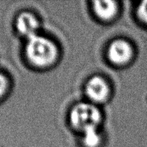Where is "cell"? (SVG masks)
Segmentation results:
<instances>
[{
    "label": "cell",
    "instance_id": "obj_1",
    "mask_svg": "<svg viewBox=\"0 0 147 147\" xmlns=\"http://www.w3.org/2000/svg\"><path fill=\"white\" fill-rule=\"evenodd\" d=\"M26 55L29 61L37 67H47L56 59L58 50L49 39L36 35L28 39Z\"/></svg>",
    "mask_w": 147,
    "mask_h": 147
},
{
    "label": "cell",
    "instance_id": "obj_2",
    "mask_svg": "<svg viewBox=\"0 0 147 147\" xmlns=\"http://www.w3.org/2000/svg\"><path fill=\"white\" fill-rule=\"evenodd\" d=\"M70 119L74 128L85 133L92 129H96L101 120V113L93 105L82 103L74 107Z\"/></svg>",
    "mask_w": 147,
    "mask_h": 147
},
{
    "label": "cell",
    "instance_id": "obj_3",
    "mask_svg": "<svg viewBox=\"0 0 147 147\" xmlns=\"http://www.w3.org/2000/svg\"><path fill=\"white\" fill-rule=\"evenodd\" d=\"M109 60L116 65H123L131 60L133 55L131 45L126 40H117L110 45L108 51Z\"/></svg>",
    "mask_w": 147,
    "mask_h": 147
},
{
    "label": "cell",
    "instance_id": "obj_4",
    "mask_svg": "<svg viewBox=\"0 0 147 147\" xmlns=\"http://www.w3.org/2000/svg\"><path fill=\"white\" fill-rule=\"evenodd\" d=\"M86 93L87 96L94 102H104L109 95V85L102 78L95 76L87 82Z\"/></svg>",
    "mask_w": 147,
    "mask_h": 147
},
{
    "label": "cell",
    "instance_id": "obj_5",
    "mask_svg": "<svg viewBox=\"0 0 147 147\" xmlns=\"http://www.w3.org/2000/svg\"><path fill=\"white\" fill-rule=\"evenodd\" d=\"M16 26L20 33L26 36L27 39L37 35L38 21L32 13L26 12L21 13L17 19Z\"/></svg>",
    "mask_w": 147,
    "mask_h": 147
},
{
    "label": "cell",
    "instance_id": "obj_6",
    "mask_svg": "<svg viewBox=\"0 0 147 147\" xmlns=\"http://www.w3.org/2000/svg\"><path fill=\"white\" fill-rule=\"evenodd\" d=\"M93 10L96 15L102 20L112 19L117 13V5L114 1H95Z\"/></svg>",
    "mask_w": 147,
    "mask_h": 147
},
{
    "label": "cell",
    "instance_id": "obj_7",
    "mask_svg": "<svg viewBox=\"0 0 147 147\" xmlns=\"http://www.w3.org/2000/svg\"><path fill=\"white\" fill-rule=\"evenodd\" d=\"M83 134L84 144L86 147H96L100 142V135L96 129H92Z\"/></svg>",
    "mask_w": 147,
    "mask_h": 147
},
{
    "label": "cell",
    "instance_id": "obj_8",
    "mask_svg": "<svg viewBox=\"0 0 147 147\" xmlns=\"http://www.w3.org/2000/svg\"><path fill=\"white\" fill-rule=\"evenodd\" d=\"M138 16L147 25V1L141 3L138 8Z\"/></svg>",
    "mask_w": 147,
    "mask_h": 147
},
{
    "label": "cell",
    "instance_id": "obj_9",
    "mask_svg": "<svg viewBox=\"0 0 147 147\" xmlns=\"http://www.w3.org/2000/svg\"><path fill=\"white\" fill-rule=\"evenodd\" d=\"M7 81L3 74H0V97L3 95L5 91L7 90Z\"/></svg>",
    "mask_w": 147,
    "mask_h": 147
}]
</instances>
